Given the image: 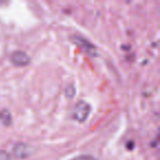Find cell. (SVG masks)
Listing matches in <instances>:
<instances>
[{"instance_id": "obj_1", "label": "cell", "mask_w": 160, "mask_h": 160, "mask_svg": "<svg viewBox=\"0 0 160 160\" xmlns=\"http://www.w3.org/2000/svg\"><path fill=\"white\" fill-rule=\"evenodd\" d=\"M71 41L81 49L85 54H88L90 56H96L97 55V48L91 42L87 40V38H82L80 35H73L71 38Z\"/></svg>"}, {"instance_id": "obj_2", "label": "cell", "mask_w": 160, "mask_h": 160, "mask_svg": "<svg viewBox=\"0 0 160 160\" xmlns=\"http://www.w3.org/2000/svg\"><path fill=\"white\" fill-rule=\"evenodd\" d=\"M90 111H91V108H90L89 103L85 102V101H80L76 104L75 109H73L72 118L78 122H85L89 116Z\"/></svg>"}, {"instance_id": "obj_3", "label": "cell", "mask_w": 160, "mask_h": 160, "mask_svg": "<svg viewBox=\"0 0 160 160\" xmlns=\"http://www.w3.org/2000/svg\"><path fill=\"white\" fill-rule=\"evenodd\" d=\"M11 62L13 65L16 66H27L30 62V57L24 53V52L21 51H17L14 53H12L11 55Z\"/></svg>"}, {"instance_id": "obj_4", "label": "cell", "mask_w": 160, "mask_h": 160, "mask_svg": "<svg viewBox=\"0 0 160 160\" xmlns=\"http://www.w3.org/2000/svg\"><path fill=\"white\" fill-rule=\"evenodd\" d=\"M14 155L19 158H25L28 156L31 155V151H30V148L28 145L24 144H18L16 147H14Z\"/></svg>"}, {"instance_id": "obj_5", "label": "cell", "mask_w": 160, "mask_h": 160, "mask_svg": "<svg viewBox=\"0 0 160 160\" xmlns=\"http://www.w3.org/2000/svg\"><path fill=\"white\" fill-rule=\"evenodd\" d=\"M0 118H1V120H2V123H5L6 125H9L10 123L12 122L11 114H10L8 111L1 112V115H0Z\"/></svg>"}, {"instance_id": "obj_6", "label": "cell", "mask_w": 160, "mask_h": 160, "mask_svg": "<svg viewBox=\"0 0 160 160\" xmlns=\"http://www.w3.org/2000/svg\"><path fill=\"white\" fill-rule=\"evenodd\" d=\"M71 160H97V159L89 155H81V156H77V157L72 158Z\"/></svg>"}, {"instance_id": "obj_7", "label": "cell", "mask_w": 160, "mask_h": 160, "mask_svg": "<svg viewBox=\"0 0 160 160\" xmlns=\"http://www.w3.org/2000/svg\"><path fill=\"white\" fill-rule=\"evenodd\" d=\"M0 160H9V157L6 152H0Z\"/></svg>"}]
</instances>
